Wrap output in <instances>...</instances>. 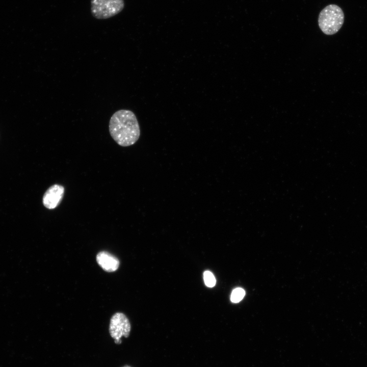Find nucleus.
<instances>
[{
	"instance_id": "5",
	"label": "nucleus",
	"mask_w": 367,
	"mask_h": 367,
	"mask_svg": "<svg viewBox=\"0 0 367 367\" xmlns=\"http://www.w3.org/2000/svg\"><path fill=\"white\" fill-rule=\"evenodd\" d=\"M64 191V187L60 185L55 184L49 187L43 196V205L49 209L57 207L63 199Z\"/></svg>"
},
{
	"instance_id": "8",
	"label": "nucleus",
	"mask_w": 367,
	"mask_h": 367,
	"mask_svg": "<svg viewBox=\"0 0 367 367\" xmlns=\"http://www.w3.org/2000/svg\"><path fill=\"white\" fill-rule=\"evenodd\" d=\"M203 279L205 285L209 287L215 286L216 279L213 274L208 271H206L203 273Z\"/></svg>"
},
{
	"instance_id": "2",
	"label": "nucleus",
	"mask_w": 367,
	"mask_h": 367,
	"mask_svg": "<svg viewBox=\"0 0 367 367\" xmlns=\"http://www.w3.org/2000/svg\"><path fill=\"white\" fill-rule=\"evenodd\" d=\"M344 21V14L336 5L330 4L320 13L318 23L321 31L325 34L331 35L336 33Z\"/></svg>"
},
{
	"instance_id": "9",
	"label": "nucleus",
	"mask_w": 367,
	"mask_h": 367,
	"mask_svg": "<svg viewBox=\"0 0 367 367\" xmlns=\"http://www.w3.org/2000/svg\"><path fill=\"white\" fill-rule=\"evenodd\" d=\"M122 367H132V366H129V365H124V366H122Z\"/></svg>"
},
{
	"instance_id": "4",
	"label": "nucleus",
	"mask_w": 367,
	"mask_h": 367,
	"mask_svg": "<svg viewBox=\"0 0 367 367\" xmlns=\"http://www.w3.org/2000/svg\"><path fill=\"white\" fill-rule=\"evenodd\" d=\"M130 324L126 316L121 312L113 314L110 320L109 332L115 343L120 344L122 336L128 337L130 331Z\"/></svg>"
},
{
	"instance_id": "6",
	"label": "nucleus",
	"mask_w": 367,
	"mask_h": 367,
	"mask_svg": "<svg viewBox=\"0 0 367 367\" xmlns=\"http://www.w3.org/2000/svg\"><path fill=\"white\" fill-rule=\"evenodd\" d=\"M96 261L103 270L108 272L116 271L119 266V259L107 251L99 252L96 255Z\"/></svg>"
},
{
	"instance_id": "3",
	"label": "nucleus",
	"mask_w": 367,
	"mask_h": 367,
	"mask_svg": "<svg viewBox=\"0 0 367 367\" xmlns=\"http://www.w3.org/2000/svg\"><path fill=\"white\" fill-rule=\"evenodd\" d=\"M124 7V0H91L92 15L98 19L112 17L122 11Z\"/></svg>"
},
{
	"instance_id": "1",
	"label": "nucleus",
	"mask_w": 367,
	"mask_h": 367,
	"mask_svg": "<svg viewBox=\"0 0 367 367\" xmlns=\"http://www.w3.org/2000/svg\"><path fill=\"white\" fill-rule=\"evenodd\" d=\"M109 132L113 140L120 146L134 144L139 139L140 129L135 114L128 110L115 112L109 122Z\"/></svg>"
},
{
	"instance_id": "7",
	"label": "nucleus",
	"mask_w": 367,
	"mask_h": 367,
	"mask_svg": "<svg viewBox=\"0 0 367 367\" xmlns=\"http://www.w3.org/2000/svg\"><path fill=\"white\" fill-rule=\"evenodd\" d=\"M245 295V291L240 287L236 288L233 290L230 296V300L232 302L237 303L243 298Z\"/></svg>"
}]
</instances>
